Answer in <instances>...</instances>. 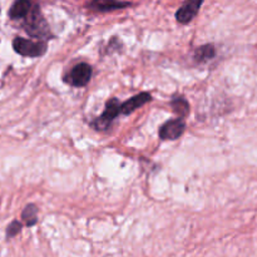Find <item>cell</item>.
I'll return each mask as SVG.
<instances>
[{
  "label": "cell",
  "instance_id": "cell-5",
  "mask_svg": "<svg viewBox=\"0 0 257 257\" xmlns=\"http://www.w3.org/2000/svg\"><path fill=\"white\" fill-rule=\"evenodd\" d=\"M92 78V67L87 63H79L68 74L67 82L74 87H84Z\"/></svg>",
  "mask_w": 257,
  "mask_h": 257
},
{
  "label": "cell",
  "instance_id": "cell-7",
  "mask_svg": "<svg viewBox=\"0 0 257 257\" xmlns=\"http://www.w3.org/2000/svg\"><path fill=\"white\" fill-rule=\"evenodd\" d=\"M152 99L150 93L147 92H142L140 94L135 95L131 99L125 100L124 103H122V108H120V113L122 114H131V113L135 112L136 109L141 108L142 105H145L146 103H148L150 100Z\"/></svg>",
  "mask_w": 257,
  "mask_h": 257
},
{
  "label": "cell",
  "instance_id": "cell-10",
  "mask_svg": "<svg viewBox=\"0 0 257 257\" xmlns=\"http://www.w3.org/2000/svg\"><path fill=\"white\" fill-rule=\"evenodd\" d=\"M171 107H172L173 112H175L180 118H185L186 115L190 113V104H188L187 100L182 97L173 98L172 102H171Z\"/></svg>",
  "mask_w": 257,
  "mask_h": 257
},
{
  "label": "cell",
  "instance_id": "cell-8",
  "mask_svg": "<svg viewBox=\"0 0 257 257\" xmlns=\"http://www.w3.org/2000/svg\"><path fill=\"white\" fill-rule=\"evenodd\" d=\"M131 3L122 0H92L88 7L97 12H112V10L123 9L130 7Z\"/></svg>",
  "mask_w": 257,
  "mask_h": 257
},
{
  "label": "cell",
  "instance_id": "cell-3",
  "mask_svg": "<svg viewBox=\"0 0 257 257\" xmlns=\"http://www.w3.org/2000/svg\"><path fill=\"white\" fill-rule=\"evenodd\" d=\"M120 108H122V103H119V100H118L117 98L109 99L105 103V109L103 110L100 117L97 118V119L93 122V125H94L98 131L107 130L110 125V123L114 120V118L120 113Z\"/></svg>",
  "mask_w": 257,
  "mask_h": 257
},
{
  "label": "cell",
  "instance_id": "cell-2",
  "mask_svg": "<svg viewBox=\"0 0 257 257\" xmlns=\"http://www.w3.org/2000/svg\"><path fill=\"white\" fill-rule=\"evenodd\" d=\"M13 48L18 54L23 55V57L37 58L42 57L47 52V43L42 42V40L34 42V40L18 37L13 40Z\"/></svg>",
  "mask_w": 257,
  "mask_h": 257
},
{
  "label": "cell",
  "instance_id": "cell-6",
  "mask_svg": "<svg viewBox=\"0 0 257 257\" xmlns=\"http://www.w3.org/2000/svg\"><path fill=\"white\" fill-rule=\"evenodd\" d=\"M203 0H186L176 13V19L181 24H187L197 15Z\"/></svg>",
  "mask_w": 257,
  "mask_h": 257
},
{
  "label": "cell",
  "instance_id": "cell-1",
  "mask_svg": "<svg viewBox=\"0 0 257 257\" xmlns=\"http://www.w3.org/2000/svg\"><path fill=\"white\" fill-rule=\"evenodd\" d=\"M24 29L30 37L37 39H49L53 37L38 5H33L29 14L24 18Z\"/></svg>",
  "mask_w": 257,
  "mask_h": 257
},
{
  "label": "cell",
  "instance_id": "cell-11",
  "mask_svg": "<svg viewBox=\"0 0 257 257\" xmlns=\"http://www.w3.org/2000/svg\"><path fill=\"white\" fill-rule=\"evenodd\" d=\"M216 54V50L212 44L202 45L195 52V59L197 63H205L207 60L212 59Z\"/></svg>",
  "mask_w": 257,
  "mask_h": 257
},
{
  "label": "cell",
  "instance_id": "cell-12",
  "mask_svg": "<svg viewBox=\"0 0 257 257\" xmlns=\"http://www.w3.org/2000/svg\"><path fill=\"white\" fill-rule=\"evenodd\" d=\"M38 208L35 205H28L27 207H25V210L23 211L22 213V217L23 220L25 221V223H27V226H33L37 223L38 221Z\"/></svg>",
  "mask_w": 257,
  "mask_h": 257
},
{
  "label": "cell",
  "instance_id": "cell-13",
  "mask_svg": "<svg viewBox=\"0 0 257 257\" xmlns=\"http://www.w3.org/2000/svg\"><path fill=\"white\" fill-rule=\"evenodd\" d=\"M22 223L19 222V221H13L12 223H10L9 226H8L7 228V237L8 238H12L14 237L15 235H18V233L22 231Z\"/></svg>",
  "mask_w": 257,
  "mask_h": 257
},
{
  "label": "cell",
  "instance_id": "cell-9",
  "mask_svg": "<svg viewBox=\"0 0 257 257\" xmlns=\"http://www.w3.org/2000/svg\"><path fill=\"white\" fill-rule=\"evenodd\" d=\"M33 4L30 0H15L9 10V18L12 20L24 19L32 10Z\"/></svg>",
  "mask_w": 257,
  "mask_h": 257
},
{
  "label": "cell",
  "instance_id": "cell-4",
  "mask_svg": "<svg viewBox=\"0 0 257 257\" xmlns=\"http://www.w3.org/2000/svg\"><path fill=\"white\" fill-rule=\"evenodd\" d=\"M186 128V123L183 118H176L166 122L160 128V138L163 141H175L178 140L183 135Z\"/></svg>",
  "mask_w": 257,
  "mask_h": 257
}]
</instances>
